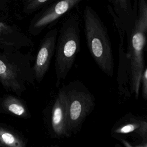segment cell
Returning <instances> with one entry per match:
<instances>
[{"label":"cell","mask_w":147,"mask_h":147,"mask_svg":"<svg viewBox=\"0 0 147 147\" xmlns=\"http://www.w3.org/2000/svg\"><path fill=\"white\" fill-rule=\"evenodd\" d=\"M8 109L10 111L17 115L21 116L26 115V110L21 104H18L17 103H11L9 105Z\"/></svg>","instance_id":"obj_13"},{"label":"cell","mask_w":147,"mask_h":147,"mask_svg":"<svg viewBox=\"0 0 147 147\" xmlns=\"http://www.w3.org/2000/svg\"><path fill=\"white\" fill-rule=\"evenodd\" d=\"M6 65L3 63L2 61L0 60V74H2L5 73L6 71Z\"/></svg>","instance_id":"obj_15"},{"label":"cell","mask_w":147,"mask_h":147,"mask_svg":"<svg viewBox=\"0 0 147 147\" xmlns=\"http://www.w3.org/2000/svg\"><path fill=\"white\" fill-rule=\"evenodd\" d=\"M119 41L118 45L119 63L117 77L118 89L121 95L127 98H130L131 94L130 87L129 65L124 40H119Z\"/></svg>","instance_id":"obj_9"},{"label":"cell","mask_w":147,"mask_h":147,"mask_svg":"<svg viewBox=\"0 0 147 147\" xmlns=\"http://www.w3.org/2000/svg\"><path fill=\"white\" fill-rule=\"evenodd\" d=\"M82 0H54L40 9L30 25V32L34 36L51 27Z\"/></svg>","instance_id":"obj_6"},{"label":"cell","mask_w":147,"mask_h":147,"mask_svg":"<svg viewBox=\"0 0 147 147\" xmlns=\"http://www.w3.org/2000/svg\"><path fill=\"white\" fill-rule=\"evenodd\" d=\"M48 130L53 138L70 137L68 129L65 92L64 86L59 91L50 110L47 122Z\"/></svg>","instance_id":"obj_7"},{"label":"cell","mask_w":147,"mask_h":147,"mask_svg":"<svg viewBox=\"0 0 147 147\" xmlns=\"http://www.w3.org/2000/svg\"><path fill=\"white\" fill-rule=\"evenodd\" d=\"M66 99L68 129L72 135L81 129L86 118L92 112L95 106L94 96L83 83L71 82L63 86Z\"/></svg>","instance_id":"obj_4"},{"label":"cell","mask_w":147,"mask_h":147,"mask_svg":"<svg viewBox=\"0 0 147 147\" xmlns=\"http://www.w3.org/2000/svg\"><path fill=\"white\" fill-rule=\"evenodd\" d=\"M83 18L86 43L95 63L106 75L114 74V59L107 29L96 10L86 5Z\"/></svg>","instance_id":"obj_2"},{"label":"cell","mask_w":147,"mask_h":147,"mask_svg":"<svg viewBox=\"0 0 147 147\" xmlns=\"http://www.w3.org/2000/svg\"><path fill=\"white\" fill-rule=\"evenodd\" d=\"M111 135L119 141L131 137L136 147H146L147 122L134 114L127 113L114 123Z\"/></svg>","instance_id":"obj_5"},{"label":"cell","mask_w":147,"mask_h":147,"mask_svg":"<svg viewBox=\"0 0 147 147\" xmlns=\"http://www.w3.org/2000/svg\"><path fill=\"white\" fill-rule=\"evenodd\" d=\"M54 0H26L25 10L27 13H32L40 10L45 6L53 2Z\"/></svg>","instance_id":"obj_11"},{"label":"cell","mask_w":147,"mask_h":147,"mask_svg":"<svg viewBox=\"0 0 147 147\" xmlns=\"http://www.w3.org/2000/svg\"><path fill=\"white\" fill-rule=\"evenodd\" d=\"M58 34L57 28L49 30L43 37L39 45L33 71L34 78L40 83L47 73L55 53Z\"/></svg>","instance_id":"obj_8"},{"label":"cell","mask_w":147,"mask_h":147,"mask_svg":"<svg viewBox=\"0 0 147 147\" xmlns=\"http://www.w3.org/2000/svg\"><path fill=\"white\" fill-rule=\"evenodd\" d=\"M140 88H141V94L142 98L146 100L147 99V67L145 65L140 79Z\"/></svg>","instance_id":"obj_12"},{"label":"cell","mask_w":147,"mask_h":147,"mask_svg":"<svg viewBox=\"0 0 147 147\" xmlns=\"http://www.w3.org/2000/svg\"><path fill=\"white\" fill-rule=\"evenodd\" d=\"M132 6L135 19L130 34L126 37V55L129 65L130 92L138 99L141 76L146 65L144 56L147 32L146 0H132Z\"/></svg>","instance_id":"obj_1"},{"label":"cell","mask_w":147,"mask_h":147,"mask_svg":"<svg viewBox=\"0 0 147 147\" xmlns=\"http://www.w3.org/2000/svg\"><path fill=\"white\" fill-rule=\"evenodd\" d=\"M1 24H0V29H1Z\"/></svg>","instance_id":"obj_16"},{"label":"cell","mask_w":147,"mask_h":147,"mask_svg":"<svg viewBox=\"0 0 147 147\" xmlns=\"http://www.w3.org/2000/svg\"><path fill=\"white\" fill-rule=\"evenodd\" d=\"M80 25L79 15L72 14L63 21L58 29L55 51V72L57 87L66 78L79 51Z\"/></svg>","instance_id":"obj_3"},{"label":"cell","mask_w":147,"mask_h":147,"mask_svg":"<svg viewBox=\"0 0 147 147\" xmlns=\"http://www.w3.org/2000/svg\"><path fill=\"white\" fill-rule=\"evenodd\" d=\"M109 6L122 24L127 37L133 28L134 14L132 6V0H107Z\"/></svg>","instance_id":"obj_10"},{"label":"cell","mask_w":147,"mask_h":147,"mask_svg":"<svg viewBox=\"0 0 147 147\" xmlns=\"http://www.w3.org/2000/svg\"><path fill=\"white\" fill-rule=\"evenodd\" d=\"M2 138L5 143L7 144H12L14 143L16 140L13 134L9 133H5L2 135Z\"/></svg>","instance_id":"obj_14"}]
</instances>
